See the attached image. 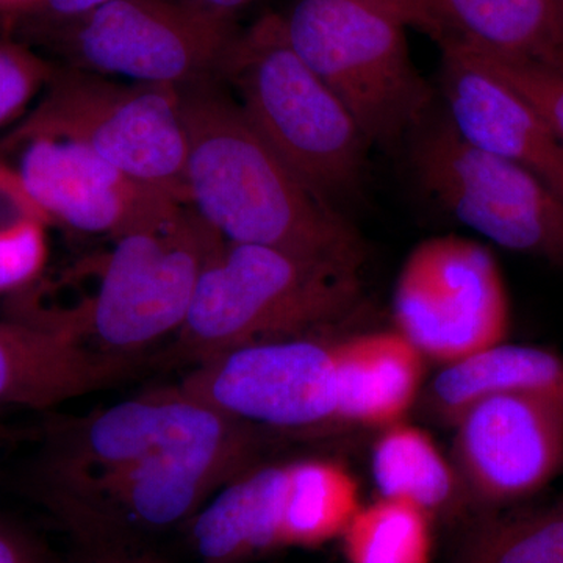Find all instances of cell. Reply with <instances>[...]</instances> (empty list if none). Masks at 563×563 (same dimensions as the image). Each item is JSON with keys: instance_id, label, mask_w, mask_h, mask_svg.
<instances>
[{"instance_id": "30bf717a", "label": "cell", "mask_w": 563, "mask_h": 563, "mask_svg": "<svg viewBox=\"0 0 563 563\" xmlns=\"http://www.w3.org/2000/svg\"><path fill=\"white\" fill-rule=\"evenodd\" d=\"M325 332L252 343L191 366L179 387L265 435L342 428V374Z\"/></svg>"}, {"instance_id": "4fadbf2b", "label": "cell", "mask_w": 563, "mask_h": 563, "mask_svg": "<svg viewBox=\"0 0 563 563\" xmlns=\"http://www.w3.org/2000/svg\"><path fill=\"white\" fill-rule=\"evenodd\" d=\"M0 162L18 173L51 224L70 231L117 240L162 228L185 207L68 140L7 132Z\"/></svg>"}, {"instance_id": "d6a6232c", "label": "cell", "mask_w": 563, "mask_h": 563, "mask_svg": "<svg viewBox=\"0 0 563 563\" xmlns=\"http://www.w3.org/2000/svg\"><path fill=\"white\" fill-rule=\"evenodd\" d=\"M27 0H0V11L7 16L21 9Z\"/></svg>"}, {"instance_id": "4316f807", "label": "cell", "mask_w": 563, "mask_h": 563, "mask_svg": "<svg viewBox=\"0 0 563 563\" xmlns=\"http://www.w3.org/2000/svg\"><path fill=\"white\" fill-rule=\"evenodd\" d=\"M465 52L531 103L563 139V68Z\"/></svg>"}, {"instance_id": "4dcf8cb0", "label": "cell", "mask_w": 563, "mask_h": 563, "mask_svg": "<svg viewBox=\"0 0 563 563\" xmlns=\"http://www.w3.org/2000/svg\"><path fill=\"white\" fill-rule=\"evenodd\" d=\"M357 2L387 11V13L401 20L404 24H410V0H357Z\"/></svg>"}, {"instance_id": "7402d4cb", "label": "cell", "mask_w": 563, "mask_h": 563, "mask_svg": "<svg viewBox=\"0 0 563 563\" xmlns=\"http://www.w3.org/2000/svg\"><path fill=\"white\" fill-rule=\"evenodd\" d=\"M362 506L357 481L342 463L290 461L284 548H318L340 539Z\"/></svg>"}, {"instance_id": "d4e9b609", "label": "cell", "mask_w": 563, "mask_h": 563, "mask_svg": "<svg viewBox=\"0 0 563 563\" xmlns=\"http://www.w3.org/2000/svg\"><path fill=\"white\" fill-rule=\"evenodd\" d=\"M57 65L22 41L0 40V131L16 124L49 84Z\"/></svg>"}, {"instance_id": "9c48e42d", "label": "cell", "mask_w": 563, "mask_h": 563, "mask_svg": "<svg viewBox=\"0 0 563 563\" xmlns=\"http://www.w3.org/2000/svg\"><path fill=\"white\" fill-rule=\"evenodd\" d=\"M410 135L422 190L496 246L563 268V198L517 163L473 146L446 113Z\"/></svg>"}, {"instance_id": "83f0119b", "label": "cell", "mask_w": 563, "mask_h": 563, "mask_svg": "<svg viewBox=\"0 0 563 563\" xmlns=\"http://www.w3.org/2000/svg\"><path fill=\"white\" fill-rule=\"evenodd\" d=\"M109 2L111 0H27L20 10L7 16V24L24 36L80 20Z\"/></svg>"}, {"instance_id": "7a4b0ae2", "label": "cell", "mask_w": 563, "mask_h": 563, "mask_svg": "<svg viewBox=\"0 0 563 563\" xmlns=\"http://www.w3.org/2000/svg\"><path fill=\"white\" fill-rule=\"evenodd\" d=\"M361 269L224 240L184 324L152 365L191 368L246 344L325 332L357 306Z\"/></svg>"}, {"instance_id": "6da1fadb", "label": "cell", "mask_w": 563, "mask_h": 563, "mask_svg": "<svg viewBox=\"0 0 563 563\" xmlns=\"http://www.w3.org/2000/svg\"><path fill=\"white\" fill-rule=\"evenodd\" d=\"M180 95L190 207L225 242L362 268L361 235L274 154L221 80Z\"/></svg>"}, {"instance_id": "836d02e7", "label": "cell", "mask_w": 563, "mask_h": 563, "mask_svg": "<svg viewBox=\"0 0 563 563\" xmlns=\"http://www.w3.org/2000/svg\"><path fill=\"white\" fill-rule=\"evenodd\" d=\"M96 563H152L147 561H141V559H129V558H107L103 561Z\"/></svg>"}, {"instance_id": "d6986e66", "label": "cell", "mask_w": 563, "mask_h": 563, "mask_svg": "<svg viewBox=\"0 0 563 563\" xmlns=\"http://www.w3.org/2000/svg\"><path fill=\"white\" fill-rule=\"evenodd\" d=\"M342 374V428L404 421L421 391L424 357L393 331L335 339Z\"/></svg>"}, {"instance_id": "44dd1931", "label": "cell", "mask_w": 563, "mask_h": 563, "mask_svg": "<svg viewBox=\"0 0 563 563\" xmlns=\"http://www.w3.org/2000/svg\"><path fill=\"white\" fill-rule=\"evenodd\" d=\"M372 476L380 498L413 504L432 518H453L468 506L453 459L424 429L399 421L380 429L372 451Z\"/></svg>"}, {"instance_id": "3957f363", "label": "cell", "mask_w": 563, "mask_h": 563, "mask_svg": "<svg viewBox=\"0 0 563 563\" xmlns=\"http://www.w3.org/2000/svg\"><path fill=\"white\" fill-rule=\"evenodd\" d=\"M224 239L190 206L152 231L113 240L87 262L92 288L77 301L29 322L65 333L107 357L152 365L190 310L207 263Z\"/></svg>"}, {"instance_id": "2e32d148", "label": "cell", "mask_w": 563, "mask_h": 563, "mask_svg": "<svg viewBox=\"0 0 563 563\" xmlns=\"http://www.w3.org/2000/svg\"><path fill=\"white\" fill-rule=\"evenodd\" d=\"M146 363L107 357L65 333L0 320V410H47L136 376Z\"/></svg>"}, {"instance_id": "f546056e", "label": "cell", "mask_w": 563, "mask_h": 563, "mask_svg": "<svg viewBox=\"0 0 563 563\" xmlns=\"http://www.w3.org/2000/svg\"><path fill=\"white\" fill-rule=\"evenodd\" d=\"M0 563H46L43 551L27 533L0 520Z\"/></svg>"}, {"instance_id": "5bb4252c", "label": "cell", "mask_w": 563, "mask_h": 563, "mask_svg": "<svg viewBox=\"0 0 563 563\" xmlns=\"http://www.w3.org/2000/svg\"><path fill=\"white\" fill-rule=\"evenodd\" d=\"M453 429V463L470 504L512 506L563 472L561 395L493 396L466 409Z\"/></svg>"}, {"instance_id": "277c9868", "label": "cell", "mask_w": 563, "mask_h": 563, "mask_svg": "<svg viewBox=\"0 0 563 563\" xmlns=\"http://www.w3.org/2000/svg\"><path fill=\"white\" fill-rule=\"evenodd\" d=\"M221 81L235 90L255 132L321 201L336 209L361 188L369 143L335 92L292 51L280 13L242 32Z\"/></svg>"}, {"instance_id": "8fae6325", "label": "cell", "mask_w": 563, "mask_h": 563, "mask_svg": "<svg viewBox=\"0 0 563 563\" xmlns=\"http://www.w3.org/2000/svg\"><path fill=\"white\" fill-rule=\"evenodd\" d=\"M393 320L422 357L442 365L506 342L509 295L495 255L457 235L417 244L396 280Z\"/></svg>"}, {"instance_id": "ac0fdd59", "label": "cell", "mask_w": 563, "mask_h": 563, "mask_svg": "<svg viewBox=\"0 0 563 563\" xmlns=\"http://www.w3.org/2000/svg\"><path fill=\"white\" fill-rule=\"evenodd\" d=\"M290 461L254 463L188 521L199 563H246L284 550Z\"/></svg>"}, {"instance_id": "f1b7e54d", "label": "cell", "mask_w": 563, "mask_h": 563, "mask_svg": "<svg viewBox=\"0 0 563 563\" xmlns=\"http://www.w3.org/2000/svg\"><path fill=\"white\" fill-rule=\"evenodd\" d=\"M29 222H46L51 225L46 213L41 210L18 173L0 162V231H9Z\"/></svg>"}, {"instance_id": "5b68a950", "label": "cell", "mask_w": 563, "mask_h": 563, "mask_svg": "<svg viewBox=\"0 0 563 563\" xmlns=\"http://www.w3.org/2000/svg\"><path fill=\"white\" fill-rule=\"evenodd\" d=\"M280 20L292 51L350 110L369 146H393L424 120L432 95L401 20L357 0H295Z\"/></svg>"}, {"instance_id": "ffe728a7", "label": "cell", "mask_w": 563, "mask_h": 563, "mask_svg": "<svg viewBox=\"0 0 563 563\" xmlns=\"http://www.w3.org/2000/svg\"><path fill=\"white\" fill-rule=\"evenodd\" d=\"M512 393L563 396V357L531 344H493L443 365L426 391V406L437 421L453 428L474 404Z\"/></svg>"}, {"instance_id": "52a82bcc", "label": "cell", "mask_w": 563, "mask_h": 563, "mask_svg": "<svg viewBox=\"0 0 563 563\" xmlns=\"http://www.w3.org/2000/svg\"><path fill=\"white\" fill-rule=\"evenodd\" d=\"M201 0H111L80 20L24 35L66 65L177 90L221 80L242 35Z\"/></svg>"}, {"instance_id": "9a60e30c", "label": "cell", "mask_w": 563, "mask_h": 563, "mask_svg": "<svg viewBox=\"0 0 563 563\" xmlns=\"http://www.w3.org/2000/svg\"><path fill=\"white\" fill-rule=\"evenodd\" d=\"M440 90L463 140L523 166L563 198V139L531 103L455 47H442Z\"/></svg>"}, {"instance_id": "cb8c5ba5", "label": "cell", "mask_w": 563, "mask_h": 563, "mask_svg": "<svg viewBox=\"0 0 563 563\" xmlns=\"http://www.w3.org/2000/svg\"><path fill=\"white\" fill-rule=\"evenodd\" d=\"M457 563H563V506L488 515L463 537Z\"/></svg>"}, {"instance_id": "7c38bea8", "label": "cell", "mask_w": 563, "mask_h": 563, "mask_svg": "<svg viewBox=\"0 0 563 563\" xmlns=\"http://www.w3.org/2000/svg\"><path fill=\"white\" fill-rule=\"evenodd\" d=\"M250 426L192 398L179 385L144 391L84 417L47 422L32 463L35 492L68 487L136 461L218 442Z\"/></svg>"}, {"instance_id": "8992f818", "label": "cell", "mask_w": 563, "mask_h": 563, "mask_svg": "<svg viewBox=\"0 0 563 563\" xmlns=\"http://www.w3.org/2000/svg\"><path fill=\"white\" fill-rule=\"evenodd\" d=\"M9 132L73 141L190 206L187 133L177 88L57 66L31 110Z\"/></svg>"}, {"instance_id": "484cf974", "label": "cell", "mask_w": 563, "mask_h": 563, "mask_svg": "<svg viewBox=\"0 0 563 563\" xmlns=\"http://www.w3.org/2000/svg\"><path fill=\"white\" fill-rule=\"evenodd\" d=\"M47 228L29 222L0 231V298H16L38 284L49 261Z\"/></svg>"}, {"instance_id": "603a6c76", "label": "cell", "mask_w": 563, "mask_h": 563, "mask_svg": "<svg viewBox=\"0 0 563 563\" xmlns=\"http://www.w3.org/2000/svg\"><path fill=\"white\" fill-rule=\"evenodd\" d=\"M432 518L420 507L380 498L362 506L340 537L347 563H431Z\"/></svg>"}, {"instance_id": "e575fe53", "label": "cell", "mask_w": 563, "mask_h": 563, "mask_svg": "<svg viewBox=\"0 0 563 563\" xmlns=\"http://www.w3.org/2000/svg\"><path fill=\"white\" fill-rule=\"evenodd\" d=\"M0 439H2V435H0Z\"/></svg>"}, {"instance_id": "e0dca14e", "label": "cell", "mask_w": 563, "mask_h": 563, "mask_svg": "<svg viewBox=\"0 0 563 563\" xmlns=\"http://www.w3.org/2000/svg\"><path fill=\"white\" fill-rule=\"evenodd\" d=\"M409 25L440 47L563 68V0H410Z\"/></svg>"}, {"instance_id": "ba28073f", "label": "cell", "mask_w": 563, "mask_h": 563, "mask_svg": "<svg viewBox=\"0 0 563 563\" xmlns=\"http://www.w3.org/2000/svg\"><path fill=\"white\" fill-rule=\"evenodd\" d=\"M265 433L244 428L218 442L163 451L68 487L38 492L88 539H128L185 526L236 474L263 461Z\"/></svg>"}, {"instance_id": "1f68e13d", "label": "cell", "mask_w": 563, "mask_h": 563, "mask_svg": "<svg viewBox=\"0 0 563 563\" xmlns=\"http://www.w3.org/2000/svg\"><path fill=\"white\" fill-rule=\"evenodd\" d=\"M201 2L211 7V9L224 11V13L236 16L239 11L246 9V7L254 5V3L261 2V0H201Z\"/></svg>"}, {"instance_id": "d590c367", "label": "cell", "mask_w": 563, "mask_h": 563, "mask_svg": "<svg viewBox=\"0 0 563 563\" xmlns=\"http://www.w3.org/2000/svg\"><path fill=\"white\" fill-rule=\"evenodd\" d=\"M562 506H563V503H562Z\"/></svg>"}]
</instances>
